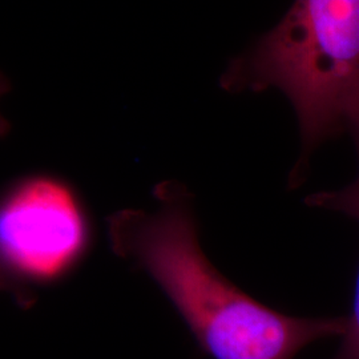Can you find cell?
<instances>
[{
  "label": "cell",
  "instance_id": "obj_4",
  "mask_svg": "<svg viewBox=\"0 0 359 359\" xmlns=\"http://www.w3.org/2000/svg\"><path fill=\"white\" fill-rule=\"evenodd\" d=\"M348 132L353 135L359 161V114L351 121ZM305 203L311 208H320L344 213L359 224V172L357 179L341 191L318 192L306 197ZM334 359H359V273L353 301V310L346 318V330L342 335V346Z\"/></svg>",
  "mask_w": 359,
  "mask_h": 359
},
{
  "label": "cell",
  "instance_id": "obj_2",
  "mask_svg": "<svg viewBox=\"0 0 359 359\" xmlns=\"http://www.w3.org/2000/svg\"><path fill=\"white\" fill-rule=\"evenodd\" d=\"M231 93L283 92L299 124L298 187L311 154L348 132L359 112V0H294L283 19L231 60L219 79Z\"/></svg>",
  "mask_w": 359,
  "mask_h": 359
},
{
  "label": "cell",
  "instance_id": "obj_1",
  "mask_svg": "<svg viewBox=\"0 0 359 359\" xmlns=\"http://www.w3.org/2000/svg\"><path fill=\"white\" fill-rule=\"evenodd\" d=\"M151 210L109 216L117 256L148 273L213 359H293L310 344L344 335L346 318H297L246 294L212 265L200 246L192 194L165 181Z\"/></svg>",
  "mask_w": 359,
  "mask_h": 359
},
{
  "label": "cell",
  "instance_id": "obj_3",
  "mask_svg": "<svg viewBox=\"0 0 359 359\" xmlns=\"http://www.w3.org/2000/svg\"><path fill=\"white\" fill-rule=\"evenodd\" d=\"M90 243L86 213L62 180L38 175L0 200V264L20 283H50L83 258Z\"/></svg>",
  "mask_w": 359,
  "mask_h": 359
},
{
  "label": "cell",
  "instance_id": "obj_6",
  "mask_svg": "<svg viewBox=\"0 0 359 359\" xmlns=\"http://www.w3.org/2000/svg\"><path fill=\"white\" fill-rule=\"evenodd\" d=\"M10 90H11L10 79L0 71V99H1L6 93H8ZM10 129H11L10 123L0 114V139L6 137V136L8 135V132H10Z\"/></svg>",
  "mask_w": 359,
  "mask_h": 359
},
{
  "label": "cell",
  "instance_id": "obj_5",
  "mask_svg": "<svg viewBox=\"0 0 359 359\" xmlns=\"http://www.w3.org/2000/svg\"><path fill=\"white\" fill-rule=\"evenodd\" d=\"M0 292H6L13 297V299L20 305L28 308L34 302V295L26 283H20L11 273L4 269L0 264Z\"/></svg>",
  "mask_w": 359,
  "mask_h": 359
}]
</instances>
